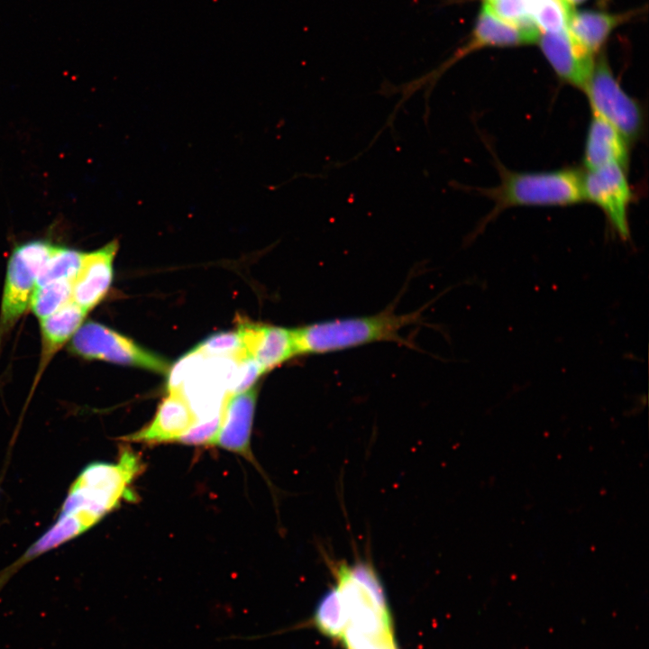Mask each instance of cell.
<instances>
[{
  "instance_id": "cell-4",
  "label": "cell",
  "mask_w": 649,
  "mask_h": 649,
  "mask_svg": "<svg viewBox=\"0 0 649 649\" xmlns=\"http://www.w3.org/2000/svg\"><path fill=\"white\" fill-rule=\"evenodd\" d=\"M334 570L350 626L377 640L392 635L386 593L373 567L337 563Z\"/></svg>"
},
{
  "instance_id": "cell-13",
  "label": "cell",
  "mask_w": 649,
  "mask_h": 649,
  "mask_svg": "<svg viewBox=\"0 0 649 649\" xmlns=\"http://www.w3.org/2000/svg\"><path fill=\"white\" fill-rule=\"evenodd\" d=\"M541 49L555 73L565 82L583 88L594 68L593 56L583 50L568 31L545 33Z\"/></svg>"
},
{
  "instance_id": "cell-28",
  "label": "cell",
  "mask_w": 649,
  "mask_h": 649,
  "mask_svg": "<svg viewBox=\"0 0 649 649\" xmlns=\"http://www.w3.org/2000/svg\"><path fill=\"white\" fill-rule=\"evenodd\" d=\"M570 6L582 3L585 0H564Z\"/></svg>"
},
{
  "instance_id": "cell-6",
  "label": "cell",
  "mask_w": 649,
  "mask_h": 649,
  "mask_svg": "<svg viewBox=\"0 0 649 649\" xmlns=\"http://www.w3.org/2000/svg\"><path fill=\"white\" fill-rule=\"evenodd\" d=\"M69 350L86 360L139 367L162 374L169 370V363L164 358L140 347L110 327L94 321L79 326L70 339Z\"/></svg>"
},
{
  "instance_id": "cell-24",
  "label": "cell",
  "mask_w": 649,
  "mask_h": 649,
  "mask_svg": "<svg viewBox=\"0 0 649 649\" xmlns=\"http://www.w3.org/2000/svg\"><path fill=\"white\" fill-rule=\"evenodd\" d=\"M262 374L261 368L251 357L246 355L236 360V366L227 387V394L248 390Z\"/></svg>"
},
{
  "instance_id": "cell-5",
  "label": "cell",
  "mask_w": 649,
  "mask_h": 649,
  "mask_svg": "<svg viewBox=\"0 0 649 649\" xmlns=\"http://www.w3.org/2000/svg\"><path fill=\"white\" fill-rule=\"evenodd\" d=\"M45 240L15 246L9 257L0 311V344L26 312L38 274L53 249Z\"/></svg>"
},
{
  "instance_id": "cell-27",
  "label": "cell",
  "mask_w": 649,
  "mask_h": 649,
  "mask_svg": "<svg viewBox=\"0 0 649 649\" xmlns=\"http://www.w3.org/2000/svg\"><path fill=\"white\" fill-rule=\"evenodd\" d=\"M373 649H398L394 635L388 636L378 642Z\"/></svg>"
},
{
  "instance_id": "cell-18",
  "label": "cell",
  "mask_w": 649,
  "mask_h": 649,
  "mask_svg": "<svg viewBox=\"0 0 649 649\" xmlns=\"http://www.w3.org/2000/svg\"><path fill=\"white\" fill-rule=\"evenodd\" d=\"M83 256L82 251L54 245L38 274L35 288L62 279L74 281L81 267Z\"/></svg>"
},
{
  "instance_id": "cell-19",
  "label": "cell",
  "mask_w": 649,
  "mask_h": 649,
  "mask_svg": "<svg viewBox=\"0 0 649 649\" xmlns=\"http://www.w3.org/2000/svg\"><path fill=\"white\" fill-rule=\"evenodd\" d=\"M314 622L324 635L342 638L349 626V618L336 587L328 590L318 602Z\"/></svg>"
},
{
  "instance_id": "cell-20",
  "label": "cell",
  "mask_w": 649,
  "mask_h": 649,
  "mask_svg": "<svg viewBox=\"0 0 649 649\" xmlns=\"http://www.w3.org/2000/svg\"><path fill=\"white\" fill-rule=\"evenodd\" d=\"M530 17L538 29L546 33H558L567 30L572 11L564 0H526Z\"/></svg>"
},
{
  "instance_id": "cell-12",
  "label": "cell",
  "mask_w": 649,
  "mask_h": 649,
  "mask_svg": "<svg viewBox=\"0 0 649 649\" xmlns=\"http://www.w3.org/2000/svg\"><path fill=\"white\" fill-rule=\"evenodd\" d=\"M197 421L188 402L180 391H170L159 405L152 421L124 440L144 443L176 442Z\"/></svg>"
},
{
  "instance_id": "cell-8",
  "label": "cell",
  "mask_w": 649,
  "mask_h": 649,
  "mask_svg": "<svg viewBox=\"0 0 649 649\" xmlns=\"http://www.w3.org/2000/svg\"><path fill=\"white\" fill-rule=\"evenodd\" d=\"M583 200L599 206L604 213L612 233L622 242H629L628 209L633 193L626 169L608 165L582 174Z\"/></svg>"
},
{
  "instance_id": "cell-16",
  "label": "cell",
  "mask_w": 649,
  "mask_h": 649,
  "mask_svg": "<svg viewBox=\"0 0 649 649\" xmlns=\"http://www.w3.org/2000/svg\"><path fill=\"white\" fill-rule=\"evenodd\" d=\"M87 314L80 306L70 301L53 315L41 319V352L34 386L53 356L83 324Z\"/></svg>"
},
{
  "instance_id": "cell-17",
  "label": "cell",
  "mask_w": 649,
  "mask_h": 649,
  "mask_svg": "<svg viewBox=\"0 0 649 649\" xmlns=\"http://www.w3.org/2000/svg\"><path fill=\"white\" fill-rule=\"evenodd\" d=\"M620 17L593 11H571L567 31L571 38L593 56L617 25Z\"/></svg>"
},
{
  "instance_id": "cell-1",
  "label": "cell",
  "mask_w": 649,
  "mask_h": 649,
  "mask_svg": "<svg viewBox=\"0 0 649 649\" xmlns=\"http://www.w3.org/2000/svg\"><path fill=\"white\" fill-rule=\"evenodd\" d=\"M420 312L376 315L324 320L294 328L297 355L324 354L377 342L407 344L400 332L420 320Z\"/></svg>"
},
{
  "instance_id": "cell-22",
  "label": "cell",
  "mask_w": 649,
  "mask_h": 649,
  "mask_svg": "<svg viewBox=\"0 0 649 649\" xmlns=\"http://www.w3.org/2000/svg\"><path fill=\"white\" fill-rule=\"evenodd\" d=\"M194 349L206 357L238 360L247 355L237 331L214 334Z\"/></svg>"
},
{
  "instance_id": "cell-9",
  "label": "cell",
  "mask_w": 649,
  "mask_h": 649,
  "mask_svg": "<svg viewBox=\"0 0 649 649\" xmlns=\"http://www.w3.org/2000/svg\"><path fill=\"white\" fill-rule=\"evenodd\" d=\"M258 390L251 388L236 394H226L221 411V423L212 443L252 462L251 434Z\"/></svg>"
},
{
  "instance_id": "cell-25",
  "label": "cell",
  "mask_w": 649,
  "mask_h": 649,
  "mask_svg": "<svg viewBox=\"0 0 649 649\" xmlns=\"http://www.w3.org/2000/svg\"><path fill=\"white\" fill-rule=\"evenodd\" d=\"M220 423L221 413L211 419L197 421V423L180 435L176 442L187 445H212L218 432Z\"/></svg>"
},
{
  "instance_id": "cell-23",
  "label": "cell",
  "mask_w": 649,
  "mask_h": 649,
  "mask_svg": "<svg viewBox=\"0 0 649 649\" xmlns=\"http://www.w3.org/2000/svg\"><path fill=\"white\" fill-rule=\"evenodd\" d=\"M484 6L509 24L521 28H537L529 15L526 0H490L485 2Z\"/></svg>"
},
{
  "instance_id": "cell-11",
  "label": "cell",
  "mask_w": 649,
  "mask_h": 649,
  "mask_svg": "<svg viewBox=\"0 0 649 649\" xmlns=\"http://www.w3.org/2000/svg\"><path fill=\"white\" fill-rule=\"evenodd\" d=\"M118 249L119 242L114 239L96 251L84 252L73 282L71 300L87 313L104 299L110 288Z\"/></svg>"
},
{
  "instance_id": "cell-10",
  "label": "cell",
  "mask_w": 649,
  "mask_h": 649,
  "mask_svg": "<svg viewBox=\"0 0 649 649\" xmlns=\"http://www.w3.org/2000/svg\"><path fill=\"white\" fill-rule=\"evenodd\" d=\"M237 332L246 354L263 373L297 355L293 329L239 319Z\"/></svg>"
},
{
  "instance_id": "cell-26",
  "label": "cell",
  "mask_w": 649,
  "mask_h": 649,
  "mask_svg": "<svg viewBox=\"0 0 649 649\" xmlns=\"http://www.w3.org/2000/svg\"><path fill=\"white\" fill-rule=\"evenodd\" d=\"M342 639L347 649H373L376 644L380 641L359 631L350 625L345 629Z\"/></svg>"
},
{
  "instance_id": "cell-29",
  "label": "cell",
  "mask_w": 649,
  "mask_h": 649,
  "mask_svg": "<svg viewBox=\"0 0 649 649\" xmlns=\"http://www.w3.org/2000/svg\"><path fill=\"white\" fill-rule=\"evenodd\" d=\"M488 1H490V0H485V2H488Z\"/></svg>"
},
{
  "instance_id": "cell-15",
  "label": "cell",
  "mask_w": 649,
  "mask_h": 649,
  "mask_svg": "<svg viewBox=\"0 0 649 649\" xmlns=\"http://www.w3.org/2000/svg\"><path fill=\"white\" fill-rule=\"evenodd\" d=\"M538 39L537 28H521L509 24L496 17L483 5L470 41L458 51L455 59L482 47L528 44Z\"/></svg>"
},
{
  "instance_id": "cell-3",
  "label": "cell",
  "mask_w": 649,
  "mask_h": 649,
  "mask_svg": "<svg viewBox=\"0 0 649 649\" xmlns=\"http://www.w3.org/2000/svg\"><path fill=\"white\" fill-rule=\"evenodd\" d=\"M498 186L482 190L494 202L484 224L514 206H570L583 200L582 174L573 169L516 172L499 167Z\"/></svg>"
},
{
  "instance_id": "cell-14",
  "label": "cell",
  "mask_w": 649,
  "mask_h": 649,
  "mask_svg": "<svg viewBox=\"0 0 649 649\" xmlns=\"http://www.w3.org/2000/svg\"><path fill=\"white\" fill-rule=\"evenodd\" d=\"M583 162L587 170L608 165L626 169L628 142L612 125L592 114L585 140Z\"/></svg>"
},
{
  "instance_id": "cell-2",
  "label": "cell",
  "mask_w": 649,
  "mask_h": 649,
  "mask_svg": "<svg viewBox=\"0 0 649 649\" xmlns=\"http://www.w3.org/2000/svg\"><path fill=\"white\" fill-rule=\"evenodd\" d=\"M143 468L140 456L129 448L122 449L117 463L92 462L71 484L61 508L97 523L123 499H135L130 485Z\"/></svg>"
},
{
  "instance_id": "cell-7",
  "label": "cell",
  "mask_w": 649,
  "mask_h": 649,
  "mask_svg": "<svg viewBox=\"0 0 649 649\" xmlns=\"http://www.w3.org/2000/svg\"><path fill=\"white\" fill-rule=\"evenodd\" d=\"M582 89L592 114L612 125L627 142L640 135L643 125L640 105L624 91L604 58L594 65Z\"/></svg>"
},
{
  "instance_id": "cell-21",
  "label": "cell",
  "mask_w": 649,
  "mask_h": 649,
  "mask_svg": "<svg viewBox=\"0 0 649 649\" xmlns=\"http://www.w3.org/2000/svg\"><path fill=\"white\" fill-rule=\"evenodd\" d=\"M73 282L62 279L35 288L30 302L34 315L40 320L46 318L69 303L72 299Z\"/></svg>"
}]
</instances>
